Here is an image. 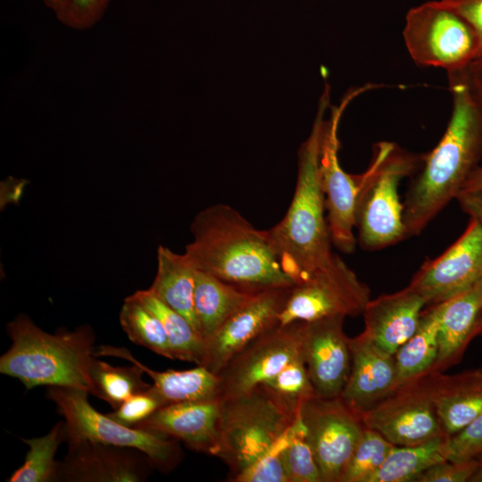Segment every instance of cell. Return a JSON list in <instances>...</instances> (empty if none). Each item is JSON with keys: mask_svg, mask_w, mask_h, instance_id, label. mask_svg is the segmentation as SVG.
I'll return each instance as SVG.
<instances>
[{"mask_svg": "<svg viewBox=\"0 0 482 482\" xmlns=\"http://www.w3.org/2000/svg\"><path fill=\"white\" fill-rule=\"evenodd\" d=\"M302 321L278 325L249 344L217 374L220 401L247 394L303 357Z\"/></svg>", "mask_w": 482, "mask_h": 482, "instance_id": "4fadbf2b", "label": "cell"}, {"mask_svg": "<svg viewBox=\"0 0 482 482\" xmlns=\"http://www.w3.org/2000/svg\"><path fill=\"white\" fill-rule=\"evenodd\" d=\"M190 231L193 240L184 255L195 270L251 291L294 286L267 230L256 229L235 208L209 205L195 215Z\"/></svg>", "mask_w": 482, "mask_h": 482, "instance_id": "7a4b0ae2", "label": "cell"}, {"mask_svg": "<svg viewBox=\"0 0 482 482\" xmlns=\"http://www.w3.org/2000/svg\"><path fill=\"white\" fill-rule=\"evenodd\" d=\"M111 0H62L57 19L74 29H87L103 17Z\"/></svg>", "mask_w": 482, "mask_h": 482, "instance_id": "8d00e7d4", "label": "cell"}, {"mask_svg": "<svg viewBox=\"0 0 482 482\" xmlns=\"http://www.w3.org/2000/svg\"><path fill=\"white\" fill-rule=\"evenodd\" d=\"M220 403L214 456L228 465L232 481L279 442L297 415L288 412L262 386Z\"/></svg>", "mask_w": 482, "mask_h": 482, "instance_id": "8992f818", "label": "cell"}, {"mask_svg": "<svg viewBox=\"0 0 482 482\" xmlns=\"http://www.w3.org/2000/svg\"><path fill=\"white\" fill-rule=\"evenodd\" d=\"M89 372L91 395L109 403L113 410L152 386L143 379L145 373L135 363L130 366H112L95 356Z\"/></svg>", "mask_w": 482, "mask_h": 482, "instance_id": "f1b7e54d", "label": "cell"}, {"mask_svg": "<svg viewBox=\"0 0 482 482\" xmlns=\"http://www.w3.org/2000/svg\"><path fill=\"white\" fill-rule=\"evenodd\" d=\"M479 335H482V312L480 313V316H479V319H478V325H477V328H476V337L479 336Z\"/></svg>", "mask_w": 482, "mask_h": 482, "instance_id": "bcb514c9", "label": "cell"}, {"mask_svg": "<svg viewBox=\"0 0 482 482\" xmlns=\"http://www.w3.org/2000/svg\"><path fill=\"white\" fill-rule=\"evenodd\" d=\"M288 482H322L320 469L306 436V428L297 416L283 450Z\"/></svg>", "mask_w": 482, "mask_h": 482, "instance_id": "836d02e7", "label": "cell"}, {"mask_svg": "<svg viewBox=\"0 0 482 482\" xmlns=\"http://www.w3.org/2000/svg\"><path fill=\"white\" fill-rule=\"evenodd\" d=\"M55 14L59 12L62 0H42Z\"/></svg>", "mask_w": 482, "mask_h": 482, "instance_id": "ee69618b", "label": "cell"}, {"mask_svg": "<svg viewBox=\"0 0 482 482\" xmlns=\"http://www.w3.org/2000/svg\"><path fill=\"white\" fill-rule=\"evenodd\" d=\"M162 406L163 402L150 386L147 390L126 400L108 415L124 426L134 428Z\"/></svg>", "mask_w": 482, "mask_h": 482, "instance_id": "74e56055", "label": "cell"}, {"mask_svg": "<svg viewBox=\"0 0 482 482\" xmlns=\"http://www.w3.org/2000/svg\"><path fill=\"white\" fill-rule=\"evenodd\" d=\"M290 428L269 453L237 475L232 481L288 482L283 459V450L288 441Z\"/></svg>", "mask_w": 482, "mask_h": 482, "instance_id": "e575fe53", "label": "cell"}, {"mask_svg": "<svg viewBox=\"0 0 482 482\" xmlns=\"http://www.w3.org/2000/svg\"><path fill=\"white\" fill-rule=\"evenodd\" d=\"M482 190V166H478L465 183L461 192Z\"/></svg>", "mask_w": 482, "mask_h": 482, "instance_id": "7bdbcfd3", "label": "cell"}, {"mask_svg": "<svg viewBox=\"0 0 482 482\" xmlns=\"http://www.w3.org/2000/svg\"><path fill=\"white\" fill-rule=\"evenodd\" d=\"M220 401H194L166 404L134 428L159 433L187 448L215 454Z\"/></svg>", "mask_w": 482, "mask_h": 482, "instance_id": "d6986e66", "label": "cell"}, {"mask_svg": "<svg viewBox=\"0 0 482 482\" xmlns=\"http://www.w3.org/2000/svg\"><path fill=\"white\" fill-rule=\"evenodd\" d=\"M352 365L340 397L362 414L398 388L395 355L378 346L363 331L350 338Z\"/></svg>", "mask_w": 482, "mask_h": 482, "instance_id": "ac0fdd59", "label": "cell"}, {"mask_svg": "<svg viewBox=\"0 0 482 482\" xmlns=\"http://www.w3.org/2000/svg\"><path fill=\"white\" fill-rule=\"evenodd\" d=\"M432 396L444 433H457L482 414V368L453 375L432 371Z\"/></svg>", "mask_w": 482, "mask_h": 482, "instance_id": "44dd1931", "label": "cell"}, {"mask_svg": "<svg viewBox=\"0 0 482 482\" xmlns=\"http://www.w3.org/2000/svg\"><path fill=\"white\" fill-rule=\"evenodd\" d=\"M421 164L422 154L410 153L395 143L381 141L374 145L369 167L359 175L354 210L362 249L380 250L406 238L398 187L401 180L416 173Z\"/></svg>", "mask_w": 482, "mask_h": 482, "instance_id": "5b68a950", "label": "cell"}, {"mask_svg": "<svg viewBox=\"0 0 482 482\" xmlns=\"http://www.w3.org/2000/svg\"><path fill=\"white\" fill-rule=\"evenodd\" d=\"M403 37L410 56L420 66L449 73L467 68L478 57V40L471 26L439 0L411 8Z\"/></svg>", "mask_w": 482, "mask_h": 482, "instance_id": "ba28073f", "label": "cell"}, {"mask_svg": "<svg viewBox=\"0 0 482 482\" xmlns=\"http://www.w3.org/2000/svg\"><path fill=\"white\" fill-rule=\"evenodd\" d=\"M21 440L29 446L22 465L12 472L7 482H55L58 461L55 454L65 442V422L60 420L42 436Z\"/></svg>", "mask_w": 482, "mask_h": 482, "instance_id": "f546056e", "label": "cell"}, {"mask_svg": "<svg viewBox=\"0 0 482 482\" xmlns=\"http://www.w3.org/2000/svg\"><path fill=\"white\" fill-rule=\"evenodd\" d=\"M482 280V224L470 219L461 236L440 256L426 261L412 277L411 289L427 305L447 301Z\"/></svg>", "mask_w": 482, "mask_h": 482, "instance_id": "9a60e30c", "label": "cell"}, {"mask_svg": "<svg viewBox=\"0 0 482 482\" xmlns=\"http://www.w3.org/2000/svg\"><path fill=\"white\" fill-rule=\"evenodd\" d=\"M131 295L161 320L175 360L201 365L204 340L191 323L179 312L162 303L149 289L137 290Z\"/></svg>", "mask_w": 482, "mask_h": 482, "instance_id": "83f0119b", "label": "cell"}, {"mask_svg": "<svg viewBox=\"0 0 482 482\" xmlns=\"http://www.w3.org/2000/svg\"><path fill=\"white\" fill-rule=\"evenodd\" d=\"M481 466L482 459L461 461L445 460L425 470L415 482H470Z\"/></svg>", "mask_w": 482, "mask_h": 482, "instance_id": "f35d334b", "label": "cell"}, {"mask_svg": "<svg viewBox=\"0 0 482 482\" xmlns=\"http://www.w3.org/2000/svg\"><path fill=\"white\" fill-rule=\"evenodd\" d=\"M425 299L407 287L370 299L362 316L363 332L380 348L395 354L416 331Z\"/></svg>", "mask_w": 482, "mask_h": 482, "instance_id": "ffe728a7", "label": "cell"}, {"mask_svg": "<svg viewBox=\"0 0 482 482\" xmlns=\"http://www.w3.org/2000/svg\"><path fill=\"white\" fill-rule=\"evenodd\" d=\"M119 320L123 331L134 344L175 360L161 320L131 295L124 299Z\"/></svg>", "mask_w": 482, "mask_h": 482, "instance_id": "4dcf8cb0", "label": "cell"}, {"mask_svg": "<svg viewBox=\"0 0 482 482\" xmlns=\"http://www.w3.org/2000/svg\"><path fill=\"white\" fill-rule=\"evenodd\" d=\"M445 458L461 461L482 459V414L445 440Z\"/></svg>", "mask_w": 482, "mask_h": 482, "instance_id": "d590c367", "label": "cell"}, {"mask_svg": "<svg viewBox=\"0 0 482 482\" xmlns=\"http://www.w3.org/2000/svg\"><path fill=\"white\" fill-rule=\"evenodd\" d=\"M195 273L196 270L184 253H177L164 245H159L157 270L148 289L162 303L183 315L201 335L194 304Z\"/></svg>", "mask_w": 482, "mask_h": 482, "instance_id": "cb8c5ba5", "label": "cell"}, {"mask_svg": "<svg viewBox=\"0 0 482 482\" xmlns=\"http://www.w3.org/2000/svg\"><path fill=\"white\" fill-rule=\"evenodd\" d=\"M370 300V287L334 253L328 263L291 287L279 325L335 316L357 317L362 315Z\"/></svg>", "mask_w": 482, "mask_h": 482, "instance_id": "9c48e42d", "label": "cell"}, {"mask_svg": "<svg viewBox=\"0 0 482 482\" xmlns=\"http://www.w3.org/2000/svg\"><path fill=\"white\" fill-rule=\"evenodd\" d=\"M154 469L137 449L81 442L58 461L55 482H142Z\"/></svg>", "mask_w": 482, "mask_h": 482, "instance_id": "e0dca14e", "label": "cell"}, {"mask_svg": "<svg viewBox=\"0 0 482 482\" xmlns=\"http://www.w3.org/2000/svg\"><path fill=\"white\" fill-rule=\"evenodd\" d=\"M329 106L330 87L325 83L311 133L298 150L292 201L282 220L267 229L281 269L294 285L325 266L334 255L320 173L324 115Z\"/></svg>", "mask_w": 482, "mask_h": 482, "instance_id": "3957f363", "label": "cell"}, {"mask_svg": "<svg viewBox=\"0 0 482 482\" xmlns=\"http://www.w3.org/2000/svg\"><path fill=\"white\" fill-rule=\"evenodd\" d=\"M377 84H366L351 89L337 106L330 109L325 120L320 156V173L324 194L327 221L332 244L342 253H352L356 245L354 210L359 189V175L345 172L340 165L338 151L340 142L337 136L341 116L357 96Z\"/></svg>", "mask_w": 482, "mask_h": 482, "instance_id": "30bf717a", "label": "cell"}, {"mask_svg": "<svg viewBox=\"0 0 482 482\" xmlns=\"http://www.w3.org/2000/svg\"><path fill=\"white\" fill-rule=\"evenodd\" d=\"M298 416L305 426L322 482H340L365 429L361 414L340 396L314 395L301 404Z\"/></svg>", "mask_w": 482, "mask_h": 482, "instance_id": "8fae6325", "label": "cell"}, {"mask_svg": "<svg viewBox=\"0 0 482 482\" xmlns=\"http://www.w3.org/2000/svg\"><path fill=\"white\" fill-rule=\"evenodd\" d=\"M87 390L49 386L48 400L55 403L65 422V442L99 443L141 451L161 472L173 470L182 461L179 441L150 430L124 426L97 411L88 402Z\"/></svg>", "mask_w": 482, "mask_h": 482, "instance_id": "52a82bcc", "label": "cell"}, {"mask_svg": "<svg viewBox=\"0 0 482 482\" xmlns=\"http://www.w3.org/2000/svg\"><path fill=\"white\" fill-rule=\"evenodd\" d=\"M440 303L439 347L432 371H441L456 363L476 337L482 312V280Z\"/></svg>", "mask_w": 482, "mask_h": 482, "instance_id": "603a6c76", "label": "cell"}, {"mask_svg": "<svg viewBox=\"0 0 482 482\" xmlns=\"http://www.w3.org/2000/svg\"><path fill=\"white\" fill-rule=\"evenodd\" d=\"M345 317L302 321L303 356L316 395L340 396L350 374V338L344 331Z\"/></svg>", "mask_w": 482, "mask_h": 482, "instance_id": "2e32d148", "label": "cell"}, {"mask_svg": "<svg viewBox=\"0 0 482 482\" xmlns=\"http://www.w3.org/2000/svg\"><path fill=\"white\" fill-rule=\"evenodd\" d=\"M456 200L462 212L469 215L470 219L482 224V190L461 192Z\"/></svg>", "mask_w": 482, "mask_h": 482, "instance_id": "b9f144b4", "label": "cell"}, {"mask_svg": "<svg viewBox=\"0 0 482 482\" xmlns=\"http://www.w3.org/2000/svg\"><path fill=\"white\" fill-rule=\"evenodd\" d=\"M261 386L293 415H297L304 401L316 395L303 357L293 361Z\"/></svg>", "mask_w": 482, "mask_h": 482, "instance_id": "1f68e13d", "label": "cell"}, {"mask_svg": "<svg viewBox=\"0 0 482 482\" xmlns=\"http://www.w3.org/2000/svg\"><path fill=\"white\" fill-rule=\"evenodd\" d=\"M470 482H482V466L478 469V470L473 476Z\"/></svg>", "mask_w": 482, "mask_h": 482, "instance_id": "f6af8a7d", "label": "cell"}, {"mask_svg": "<svg viewBox=\"0 0 482 482\" xmlns=\"http://www.w3.org/2000/svg\"><path fill=\"white\" fill-rule=\"evenodd\" d=\"M453 110L437 145L422 154V164L403 202L407 237L420 235L462 191L482 160V112L474 102L465 69L449 72Z\"/></svg>", "mask_w": 482, "mask_h": 482, "instance_id": "6da1fadb", "label": "cell"}, {"mask_svg": "<svg viewBox=\"0 0 482 482\" xmlns=\"http://www.w3.org/2000/svg\"><path fill=\"white\" fill-rule=\"evenodd\" d=\"M94 354L96 357L121 358L138 365L153 380L151 389L162 399L164 405L184 402L220 400L219 377L203 365L185 370L156 371L138 362L124 347L100 345Z\"/></svg>", "mask_w": 482, "mask_h": 482, "instance_id": "7402d4cb", "label": "cell"}, {"mask_svg": "<svg viewBox=\"0 0 482 482\" xmlns=\"http://www.w3.org/2000/svg\"><path fill=\"white\" fill-rule=\"evenodd\" d=\"M12 341L0 357V373L17 378L26 389L64 386L92 393L90 366L95 334L88 325L50 334L26 314L6 325Z\"/></svg>", "mask_w": 482, "mask_h": 482, "instance_id": "277c9868", "label": "cell"}, {"mask_svg": "<svg viewBox=\"0 0 482 482\" xmlns=\"http://www.w3.org/2000/svg\"><path fill=\"white\" fill-rule=\"evenodd\" d=\"M290 289L274 287L254 293L204 340L201 365L218 374L249 344L278 327Z\"/></svg>", "mask_w": 482, "mask_h": 482, "instance_id": "5bb4252c", "label": "cell"}, {"mask_svg": "<svg viewBox=\"0 0 482 482\" xmlns=\"http://www.w3.org/2000/svg\"><path fill=\"white\" fill-rule=\"evenodd\" d=\"M470 93L482 112V57L476 58L465 69Z\"/></svg>", "mask_w": 482, "mask_h": 482, "instance_id": "60d3db41", "label": "cell"}, {"mask_svg": "<svg viewBox=\"0 0 482 482\" xmlns=\"http://www.w3.org/2000/svg\"><path fill=\"white\" fill-rule=\"evenodd\" d=\"M441 303L423 310L414 334L395 353L398 387L433 370L438 354Z\"/></svg>", "mask_w": 482, "mask_h": 482, "instance_id": "484cf974", "label": "cell"}, {"mask_svg": "<svg viewBox=\"0 0 482 482\" xmlns=\"http://www.w3.org/2000/svg\"><path fill=\"white\" fill-rule=\"evenodd\" d=\"M366 428L394 445H415L446 436L432 396V371L402 386L361 414Z\"/></svg>", "mask_w": 482, "mask_h": 482, "instance_id": "7c38bea8", "label": "cell"}, {"mask_svg": "<svg viewBox=\"0 0 482 482\" xmlns=\"http://www.w3.org/2000/svg\"><path fill=\"white\" fill-rule=\"evenodd\" d=\"M256 292L196 270L194 304L203 340L209 337Z\"/></svg>", "mask_w": 482, "mask_h": 482, "instance_id": "d4e9b609", "label": "cell"}, {"mask_svg": "<svg viewBox=\"0 0 482 482\" xmlns=\"http://www.w3.org/2000/svg\"><path fill=\"white\" fill-rule=\"evenodd\" d=\"M394 446L377 431L366 428L352 453L340 482H370Z\"/></svg>", "mask_w": 482, "mask_h": 482, "instance_id": "d6a6232c", "label": "cell"}, {"mask_svg": "<svg viewBox=\"0 0 482 482\" xmlns=\"http://www.w3.org/2000/svg\"><path fill=\"white\" fill-rule=\"evenodd\" d=\"M462 17L475 31L478 40V57H482V0H439Z\"/></svg>", "mask_w": 482, "mask_h": 482, "instance_id": "ab89813d", "label": "cell"}, {"mask_svg": "<svg viewBox=\"0 0 482 482\" xmlns=\"http://www.w3.org/2000/svg\"><path fill=\"white\" fill-rule=\"evenodd\" d=\"M446 437L415 445H394L370 482H415L425 470L446 460Z\"/></svg>", "mask_w": 482, "mask_h": 482, "instance_id": "4316f807", "label": "cell"}]
</instances>
